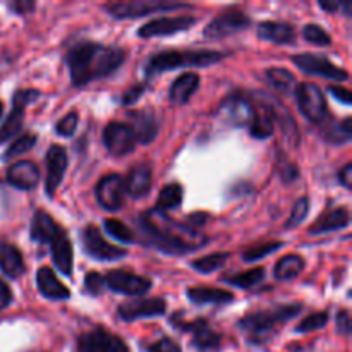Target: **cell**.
Wrapping results in <instances>:
<instances>
[{"label": "cell", "instance_id": "56", "mask_svg": "<svg viewBox=\"0 0 352 352\" xmlns=\"http://www.w3.org/2000/svg\"><path fill=\"white\" fill-rule=\"evenodd\" d=\"M2 113H3V105H2V102H0V117H2Z\"/></svg>", "mask_w": 352, "mask_h": 352}, {"label": "cell", "instance_id": "51", "mask_svg": "<svg viewBox=\"0 0 352 352\" xmlns=\"http://www.w3.org/2000/svg\"><path fill=\"white\" fill-rule=\"evenodd\" d=\"M329 91L332 93L339 102H342L344 105H351L352 103V93L347 88H342V86H330Z\"/></svg>", "mask_w": 352, "mask_h": 352}, {"label": "cell", "instance_id": "33", "mask_svg": "<svg viewBox=\"0 0 352 352\" xmlns=\"http://www.w3.org/2000/svg\"><path fill=\"white\" fill-rule=\"evenodd\" d=\"M302 270H305V260L298 254H287L277 261L274 274L278 280H291L301 275Z\"/></svg>", "mask_w": 352, "mask_h": 352}, {"label": "cell", "instance_id": "40", "mask_svg": "<svg viewBox=\"0 0 352 352\" xmlns=\"http://www.w3.org/2000/svg\"><path fill=\"white\" fill-rule=\"evenodd\" d=\"M282 246H284V243H280V241H272V243L258 244V246L250 248V250L243 254V258L244 261H258L261 260V258L268 256V254L275 253L277 250H280Z\"/></svg>", "mask_w": 352, "mask_h": 352}, {"label": "cell", "instance_id": "9", "mask_svg": "<svg viewBox=\"0 0 352 352\" xmlns=\"http://www.w3.org/2000/svg\"><path fill=\"white\" fill-rule=\"evenodd\" d=\"M105 285L109 289H112L113 292H119L124 296H141L146 294L151 289V280L146 277H141V275L131 274L126 270H112L107 274V277L103 278Z\"/></svg>", "mask_w": 352, "mask_h": 352}, {"label": "cell", "instance_id": "34", "mask_svg": "<svg viewBox=\"0 0 352 352\" xmlns=\"http://www.w3.org/2000/svg\"><path fill=\"white\" fill-rule=\"evenodd\" d=\"M182 203V188L181 184H167L160 191L157 199V212H167V210L179 208Z\"/></svg>", "mask_w": 352, "mask_h": 352}, {"label": "cell", "instance_id": "17", "mask_svg": "<svg viewBox=\"0 0 352 352\" xmlns=\"http://www.w3.org/2000/svg\"><path fill=\"white\" fill-rule=\"evenodd\" d=\"M167 305L162 299H133L117 309V316L124 322H134L140 318H153V316L164 315Z\"/></svg>", "mask_w": 352, "mask_h": 352}, {"label": "cell", "instance_id": "24", "mask_svg": "<svg viewBox=\"0 0 352 352\" xmlns=\"http://www.w3.org/2000/svg\"><path fill=\"white\" fill-rule=\"evenodd\" d=\"M36 284L41 294L47 299H54V301H64L71 296L69 289L62 284L57 278V275L50 270L48 267H43L38 270L36 274Z\"/></svg>", "mask_w": 352, "mask_h": 352}, {"label": "cell", "instance_id": "35", "mask_svg": "<svg viewBox=\"0 0 352 352\" xmlns=\"http://www.w3.org/2000/svg\"><path fill=\"white\" fill-rule=\"evenodd\" d=\"M267 78L268 81H270V85L282 93H289L296 86L294 74L289 72L287 69H282V67L268 69Z\"/></svg>", "mask_w": 352, "mask_h": 352}, {"label": "cell", "instance_id": "38", "mask_svg": "<svg viewBox=\"0 0 352 352\" xmlns=\"http://www.w3.org/2000/svg\"><path fill=\"white\" fill-rule=\"evenodd\" d=\"M265 277V270L261 267L253 268V270L243 272V274H237L234 277L226 278V282H229L230 285H236V287L241 289H251L253 285L260 284Z\"/></svg>", "mask_w": 352, "mask_h": 352}, {"label": "cell", "instance_id": "49", "mask_svg": "<svg viewBox=\"0 0 352 352\" xmlns=\"http://www.w3.org/2000/svg\"><path fill=\"white\" fill-rule=\"evenodd\" d=\"M351 329L352 325L349 311H347V309H342V311H339V315H337V330H339L340 333H344V336H349Z\"/></svg>", "mask_w": 352, "mask_h": 352}, {"label": "cell", "instance_id": "19", "mask_svg": "<svg viewBox=\"0 0 352 352\" xmlns=\"http://www.w3.org/2000/svg\"><path fill=\"white\" fill-rule=\"evenodd\" d=\"M258 100H260V102L263 103L268 110H270V113H272V117H274L275 122L280 124L282 133H284L285 140H287L292 146H296V144L299 143V129H298V126H296V122H294V119H292L291 113L287 112V109H285L284 105H280L277 100L272 98V96L265 95V93H258Z\"/></svg>", "mask_w": 352, "mask_h": 352}, {"label": "cell", "instance_id": "45", "mask_svg": "<svg viewBox=\"0 0 352 352\" xmlns=\"http://www.w3.org/2000/svg\"><path fill=\"white\" fill-rule=\"evenodd\" d=\"M76 127H78V113L69 112L67 116H64L60 120H58L57 134L69 138V136H72V134H74Z\"/></svg>", "mask_w": 352, "mask_h": 352}, {"label": "cell", "instance_id": "11", "mask_svg": "<svg viewBox=\"0 0 352 352\" xmlns=\"http://www.w3.org/2000/svg\"><path fill=\"white\" fill-rule=\"evenodd\" d=\"M103 143L110 153L122 157L136 148L138 141L129 124L110 122L103 131Z\"/></svg>", "mask_w": 352, "mask_h": 352}, {"label": "cell", "instance_id": "26", "mask_svg": "<svg viewBox=\"0 0 352 352\" xmlns=\"http://www.w3.org/2000/svg\"><path fill=\"white\" fill-rule=\"evenodd\" d=\"M133 119V131L138 143H151L158 134V120L151 112L141 110V112H131Z\"/></svg>", "mask_w": 352, "mask_h": 352}, {"label": "cell", "instance_id": "10", "mask_svg": "<svg viewBox=\"0 0 352 352\" xmlns=\"http://www.w3.org/2000/svg\"><path fill=\"white\" fill-rule=\"evenodd\" d=\"M124 198H126V182L119 174H109L100 179L96 184V199L102 208L117 212L122 208Z\"/></svg>", "mask_w": 352, "mask_h": 352}, {"label": "cell", "instance_id": "2", "mask_svg": "<svg viewBox=\"0 0 352 352\" xmlns=\"http://www.w3.org/2000/svg\"><path fill=\"white\" fill-rule=\"evenodd\" d=\"M124 52L117 47L100 43L76 45L65 57L72 85L85 86L88 82L112 74L122 65Z\"/></svg>", "mask_w": 352, "mask_h": 352}, {"label": "cell", "instance_id": "5", "mask_svg": "<svg viewBox=\"0 0 352 352\" xmlns=\"http://www.w3.org/2000/svg\"><path fill=\"white\" fill-rule=\"evenodd\" d=\"M191 6L168 0H133V2H116L105 7L109 14L116 19H131V17L148 16L155 12H168V10L189 9Z\"/></svg>", "mask_w": 352, "mask_h": 352}, {"label": "cell", "instance_id": "29", "mask_svg": "<svg viewBox=\"0 0 352 352\" xmlns=\"http://www.w3.org/2000/svg\"><path fill=\"white\" fill-rule=\"evenodd\" d=\"M199 88V76L196 72H186V74L179 76L170 86V102L175 105H184L189 102L196 89Z\"/></svg>", "mask_w": 352, "mask_h": 352}, {"label": "cell", "instance_id": "6", "mask_svg": "<svg viewBox=\"0 0 352 352\" xmlns=\"http://www.w3.org/2000/svg\"><path fill=\"white\" fill-rule=\"evenodd\" d=\"M298 95V105L302 116L315 124L325 122L327 119V100L322 89L313 82H301L296 88Z\"/></svg>", "mask_w": 352, "mask_h": 352}, {"label": "cell", "instance_id": "42", "mask_svg": "<svg viewBox=\"0 0 352 352\" xmlns=\"http://www.w3.org/2000/svg\"><path fill=\"white\" fill-rule=\"evenodd\" d=\"M302 36H305L306 41L313 45H318V47H327V45L332 43V38L327 33L323 28H320L318 24H308L302 31Z\"/></svg>", "mask_w": 352, "mask_h": 352}, {"label": "cell", "instance_id": "16", "mask_svg": "<svg viewBox=\"0 0 352 352\" xmlns=\"http://www.w3.org/2000/svg\"><path fill=\"white\" fill-rule=\"evenodd\" d=\"M250 17L243 12H223L213 21H210L205 28V36L206 38H226L230 34H236L239 31L246 30L250 26Z\"/></svg>", "mask_w": 352, "mask_h": 352}, {"label": "cell", "instance_id": "50", "mask_svg": "<svg viewBox=\"0 0 352 352\" xmlns=\"http://www.w3.org/2000/svg\"><path fill=\"white\" fill-rule=\"evenodd\" d=\"M280 175H282V181L285 182H292L299 177V168L296 167V164L292 162H287V164H282L280 165Z\"/></svg>", "mask_w": 352, "mask_h": 352}, {"label": "cell", "instance_id": "30", "mask_svg": "<svg viewBox=\"0 0 352 352\" xmlns=\"http://www.w3.org/2000/svg\"><path fill=\"white\" fill-rule=\"evenodd\" d=\"M126 182V192H129L133 198H141L146 195L151 188V168L146 164H140L129 172Z\"/></svg>", "mask_w": 352, "mask_h": 352}, {"label": "cell", "instance_id": "31", "mask_svg": "<svg viewBox=\"0 0 352 352\" xmlns=\"http://www.w3.org/2000/svg\"><path fill=\"white\" fill-rule=\"evenodd\" d=\"M258 102H260V100H258ZM274 129H275L274 117H272L270 110L260 102L258 109L254 107V116L250 124L251 136L258 138V140H267V138H270L272 134H274Z\"/></svg>", "mask_w": 352, "mask_h": 352}, {"label": "cell", "instance_id": "47", "mask_svg": "<svg viewBox=\"0 0 352 352\" xmlns=\"http://www.w3.org/2000/svg\"><path fill=\"white\" fill-rule=\"evenodd\" d=\"M148 352H182V351H181V346H179L175 340L164 337V339H160L158 342L151 344V346L148 347Z\"/></svg>", "mask_w": 352, "mask_h": 352}, {"label": "cell", "instance_id": "3", "mask_svg": "<svg viewBox=\"0 0 352 352\" xmlns=\"http://www.w3.org/2000/svg\"><path fill=\"white\" fill-rule=\"evenodd\" d=\"M226 54L215 50H188V52H162V54L153 55L148 60L144 72L146 76L160 74V72L172 71L175 67H203V65L215 64L222 60Z\"/></svg>", "mask_w": 352, "mask_h": 352}, {"label": "cell", "instance_id": "46", "mask_svg": "<svg viewBox=\"0 0 352 352\" xmlns=\"http://www.w3.org/2000/svg\"><path fill=\"white\" fill-rule=\"evenodd\" d=\"M85 284H86V289H88L93 296H98L100 292L105 289V280H103L102 275L96 274V272H89V274L86 275Z\"/></svg>", "mask_w": 352, "mask_h": 352}, {"label": "cell", "instance_id": "43", "mask_svg": "<svg viewBox=\"0 0 352 352\" xmlns=\"http://www.w3.org/2000/svg\"><path fill=\"white\" fill-rule=\"evenodd\" d=\"M329 323V315H327V311H320V313H313L311 316H308V318L302 320L301 323L298 325V332L301 333H306V332H315V330H320L323 329V327Z\"/></svg>", "mask_w": 352, "mask_h": 352}, {"label": "cell", "instance_id": "32", "mask_svg": "<svg viewBox=\"0 0 352 352\" xmlns=\"http://www.w3.org/2000/svg\"><path fill=\"white\" fill-rule=\"evenodd\" d=\"M189 301L195 305H226L234 299V294L223 289L210 287H195L188 291Z\"/></svg>", "mask_w": 352, "mask_h": 352}, {"label": "cell", "instance_id": "14", "mask_svg": "<svg viewBox=\"0 0 352 352\" xmlns=\"http://www.w3.org/2000/svg\"><path fill=\"white\" fill-rule=\"evenodd\" d=\"M219 116L234 127L250 126L254 116V105L246 96L232 95L220 105Z\"/></svg>", "mask_w": 352, "mask_h": 352}, {"label": "cell", "instance_id": "20", "mask_svg": "<svg viewBox=\"0 0 352 352\" xmlns=\"http://www.w3.org/2000/svg\"><path fill=\"white\" fill-rule=\"evenodd\" d=\"M38 181H40V170L33 162H17L7 168V182L17 189L31 191V189L36 188Z\"/></svg>", "mask_w": 352, "mask_h": 352}, {"label": "cell", "instance_id": "15", "mask_svg": "<svg viewBox=\"0 0 352 352\" xmlns=\"http://www.w3.org/2000/svg\"><path fill=\"white\" fill-rule=\"evenodd\" d=\"M196 23L191 16H175V17H157L150 23L143 24L138 31L141 38H155V36H168V34L181 33L189 30Z\"/></svg>", "mask_w": 352, "mask_h": 352}, {"label": "cell", "instance_id": "36", "mask_svg": "<svg viewBox=\"0 0 352 352\" xmlns=\"http://www.w3.org/2000/svg\"><path fill=\"white\" fill-rule=\"evenodd\" d=\"M227 260H229V253L206 254V256L192 261V268L198 272H201V274H212V272L222 268L223 265L227 263Z\"/></svg>", "mask_w": 352, "mask_h": 352}, {"label": "cell", "instance_id": "39", "mask_svg": "<svg viewBox=\"0 0 352 352\" xmlns=\"http://www.w3.org/2000/svg\"><path fill=\"white\" fill-rule=\"evenodd\" d=\"M34 144H36V136H34V134H24V136L17 138V140H14L12 144L7 148L6 155H3V160H9V158L17 157V155L26 153V151H30Z\"/></svg>", "mask_w": 352, "mask_h": 352}, {"label": "cell", "instance_id": "7", "mask_svg": "<svg viewBox=\"0 0 352 352\" xmlns=\"http://www.w3.org/2000/svg\"><path fill=\"white\" fill-rule=\"evenodd\" d=\"M292 62H294L301 71L308 72V74L332 79V81H346V79L349 78V74H347L344 69L332 64L329 58L322 57V55L299 54L292 57Z\"/></svg>", "mask_w": 352, "mask_h": 352}, {"label": "cell", "instance_id": "23", "mask_svg": "<svg viewBox=\"0 0 352 352\" xmlns=\"http://www.w3.org/2000/svg\"><path fill=\"white\" fill-rule=\"evenodd\" d=\"M347 226H349V210L332 208L316 219V222L309 227V234L320 236V234L332 232V230L346 229Z\"/></svg>", "mask_w": 352, "mask_h": 352}, {"label": "cell", "instance_id": "22", "mask_svg": "<svg viewBox=\"0 0 352 352\" xmlns=\"http://www.w3.org/2000/svg\"><path fill=\"white\" fill-rule=\"evenodd\" d=\"M62 229L47 212L38 210L34 213L33 222H31V239L41 244H52Z\"/></svg>", "mask_w": 352, "mask_h": 352}, {"label": "cell", "instance_id": "21", "mask_svg": "<svg viewBox=\"0 0 352 352\" xmlns=\"http://www.w3.org/2000/svg\"><path fill=\"white\" fill-rule=\"evenodd\" d=\"M182 329L192 332V346L201 352H215L220 347V336L208 327V323L198 320L195 323H184Z\"/></svg>", "mask_w": 352, "mask_h": 352}, {"label": "cell", "instance_id": "8", "mask_svg": "<svg viewBox=\"0 0 352 352\" xmlns=\"http://www.w3.org/2000/svg\"><path fill=\"white\" fill-rule=\"evenodd\" d=\"M82 246L89 256L100 261H116L127 254L126 250H120V248L107 243L105 237L95 226H88L82 230Z\"/></svg>", "mask_w": 352, "mask_h": 352}, {"label": "cell", "instance_id": "44", "mask_svg": "<svg viewBox=\"0 0 352 352\" xmlns=\"http://www.w3.org/2000/svg\"><path fill=\"white\" fill-rule=\"evenodd\" d=\"M308 212H309V199L308 198L298 199V203H296L294 208H292L291 217H289V220L285 222V229H294V227H298L299 223L308 217Z\"/></svg>", "mask_w": 352, "mask_h": 352}, {"label": "cell", "instance_id": "25", "mask_svg": "<svg viewBox=\"0 0 352 352\" xmlns=\"http://www.w3.org/2000/svg\"><path fill=\"white\" fill-rule=\"evenodd\" d=\"M52 256H54V263L58 268V272L65 277H71L72 267H74V253H72L71 241L64 230L52 243Z\"/></svg>", "mask_w": 352, "mask_h": 352}, {"label": "cell", "instance_id": "27", "mask_svg": "<svg viewBox=\"0 0 352 352\" xmlns=\"http://www.w3.org/2000/svg\"><path fill=\"white\" fill-rule=\"evenodd\" d=\"M0 270L10 278H17L24 274L23 254L6 241H0Z\"/></svg>", "mask_w": 352, "mask_h": 352}, {"label": "cell", "instance_id": "55", "mask_svg": "<svg viewBox=\"0 0 352 352\" xmlns=\"http://www.w3.org/2000/svg\"><path fill=\"white\" fill-rule=\"evenodd\" d=\"M351 174H352V165L351 164H347V165H344V168L342 170L339 172V181L342 182V186L344 188H347V189H351Z\"/></svg>", "mask_w": 352, "mask_h": 352}, {"label": "cell", "instance_id": "41", "mask_svg": "<svg viewBox=\"0 0 352 352\" xmlns=\"http://www.w3.org/2000/svg\"><path fill=\"white\" fill-rule=\"evenodd\" d=\"M327 138H329L330 141H333V143H347L352 138V120L347 117L342 122L333 124L329 129V133H327Z\"/></svg>", "mask_w": 352, "mask_h": 352}, {"label": "cell", "instance_id": "13", "mask_svg": "<svg viewBox=\"0 0 352 352\" xmlns=\"http://www.w3.org/2000/svg\"><path fill=\"white\" fill-rule=\"evenodd\" d=\"M79 352H129L119 337L102 329L82 333L78 339Z\"/></svg>", "mask_w": 352, "mask_h": 352}, {"label": "cell", "instance_id": "54", "mask_svg": "<svg viewBox=\"0 0 352 352\" xmlns=\"http://www.w3.org/2000/svg\"><path fill=\"white\" fill-rule=\"evenodd\" d=\"M12 301V292H10L9 285L6 284L3 280H0V309L7 308Z\"/></svg>", "mask_w": 352, "mask_h": 352}, {"label": "cell", "instance_id": "37", "mask_svg": "<svg viewBox=\"0 0 352 352\" xmlns=\"http://www.w3.org/2000/svg\"><path fill=\"white\" fill-rule=\"evenodd\" d=\"M103 229H105V232L109 234V236H112L113 239H117L119 243L131 244L134 241L133 230H131L126 223L120 222V220L117 219H107L105 222H103Z\"/></svg>", "mask_w": 352, "mask_h": 352}, {"label": "cell", "instance_id": "28", "mask_svg": "<svg viewBox=\"0 0 352 352\" xmlns=\"http://www.w3.org/2000/svg\"><path fill=\"white\" fill-rule=\"evenodd\" d=\"M258 34H260L261 40L278 45L292 43L296 38V31L291 24L277 23V21H265V23H261L258 26Z\"/></svg>", "mask_w": 352, "mask_h": 352}, {"label": "cell", "instance_id": "12", "mask_svg": "<svg viewBox=\"0 0 352 352\" xmlns=\"http://www.w3.org/2000/svg\"><path fill=\"white\" fill-rule=\"evenodd\" d=\"M40 91L38 89H23V91H17L12 98V112L7 117L6 124L0 127V143L7 141L9 138H12L14 134H17L23 127V119H24V109L26 105H30L31 102L38 100Z\"/></svg>", "mask_w": 352, "mask_h": 352}, {"label": "cell", "instance_id": "4", "mask_svg": "<svg viewBox=\"0 0 352 352\" xmlns=\"http://www.w3.org/2000/svg\"><path fill=\"white\" fill-rule=\"evenodd\" d=\"M301 309V305L277 306V308L265 309V311H258L246 316L244 320H241L239 327L244 332L251 333V336H261V333H267L270 330H274L280 323H285L294 318V316H298Z\"/></svg>", "mask_w": 352, "mask_h": 352}, {"label": "cell", "instance_id": "52", "mask_svg": "<svg viewBox=\"0 0 352 352\" xmlns=\"http://www.w3.org/2000/svg\"><path fill=\"white\" fill-rule=\"evenodd\" d=\"M9 9L14 10L16 14H19V16H23V14L31 12V10L34 9V2H31V0H19V2H10Z\"/></svg>", "mask_w": 352, "mask_h": 352}, {"label": "cell", "instance_id": "18", "mask_svg": "<svg viewBox=\"0 0 352 352\" xmlns=\"http://www.w3.org/2000/svg\"><path fill=\"white\" fill-rule=\"evenodd\" d=\"M65 170H67V151L65 148L54 144L47 153V182H45V191L50 198L60 186Z\"/></svg>", "mask_w": 352, "mask_h": 352}, {"label": "cell", "instance_id": "1", "mask_svg": "<svg viewBox=\"0 0 352 352\" xmlns=\"http://www.w3.org/2000/svg\"><path fill=\"white\" fill-rule=\"evenodd\" d=\"M138 226L141 229L143 243L148 246H153L155 250L162 251L165 254H188L201 248L206 243V237L188 227L175 223L167 215L155 212L143 213L138 220Z\"/></svg>", "mask_w": 352, "mask_h": 352}, {"label": "cell", "instance_id": "53", "mask_svg": "<svg viewBox=\"0 0 352 352\" xmlns=\"http://www.w3.org/2000/svg\"><path fill=\"white\" fill-rule=\"evenodd\" d=\"M143 91H144V86H133V88H129L126 93H124L122 103L124 105H131V103H134L138 98H140Z\"/></svg>", "mask_w": 352, "mask_h": 352}, {"label": "cell", "instance_id": "48", "mask_svg": "<svg viewBox=\"0 0 352 352\" xmlns=\"http://www.w3.org/2000/svg\"><path fill=\"white\" fill-rule=\"evenodd\" d=\"M320 7L323 10H329V12H339L340 9L346 10L347 16H351V3L349 2H339V0H325V2H320Z\"/></svg>", "mask_w": 352, "mask_h": 352}]
</instances>
